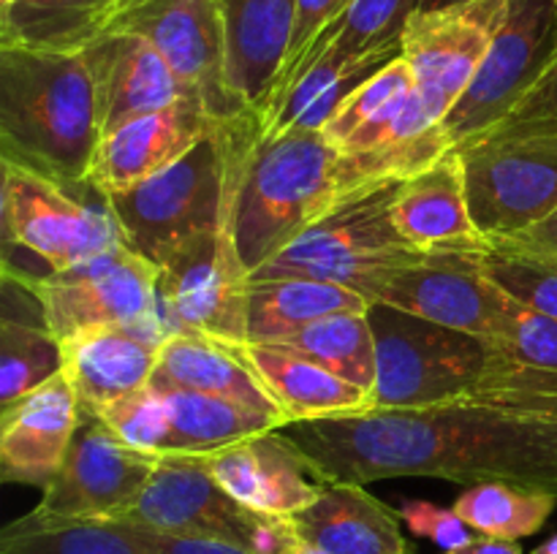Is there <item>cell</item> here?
Wrapping results in <instances>:
<instances>
[{"label": "cell", "mask_w": 557, "mask_h": 554, "mask_svg": "<svg viewBox=\"0 0 557 554\" xmlns=\"http://www.w3.org/2000/svg\"><path fill=\"white\" fill-rule=\"evenodd\" d=\"M281 432L315 481H511L557 494V413L500 405L408 407L294 421Z\"/></svg>", "instance_id": "cell-1"}, {"label": "cell", "mask_w": 557, "mask_h": 554, "mask_svg": "<svg viewBox=\"0 0 557 554\" xmlns=\"http://www.w3.org/2000/svg\"><path fill=\"white\" fill-rule=\"evenodd\" d=\"M373 411L473 402L557 413V373L531 367L504 345L373 304Z\"/></svg>", "instance_id": "cell-2"}, {"label": "cell", "mask_w": 557, "mask_h": 554, "mask_svg": "<svg viewBox=\"0 0 557 554\" xmlns=\"http://www.w3.org/2000/svg\"><path fill=\"white\" fill-rule=\"evenodd\" d=\"M101 128L85 52L0 49V152L54 182L87 185Z\"/></svg>", "instance_id": "cell-3"}, {"label": "cell", "mask_w": 557, "mask_h": 554, "mask_svg": "<svg viewBox=\"0 0 557 554\" xmlns=\"http://www.w3.org/2000/svg\"><path fill=\"white\" fill-rule=\"evenodd\" d=\"M261 134L259 114L223 119L188 155L125 193L101 196L125 244L161 266L190 239L221 228Z\"/></svg>", "instance_id": "cell-4"}, {"label": "cell", "mask_w": 557, "mask_h": 554, "mask_svg": "<svg viewBox=\"0 0 557 554\" xmlns=\"http://www.w3.org/2000/svg\"><path fill=\"white\" fill-rule=\"evenodd\" d=\"M343 152L321 130L256 141L234 210V239L248 272L275 259L343 199Z\"/></svg>", "instance_id": "cell-5"}, {"label": "cell", "mask_w": 557, "mask_h": 554, "mask_svg": "<svg viewBox=\"0 0 557 554\" xmlns=\"http://www.w3.org/2000/svg\"><path fill=\"white\" fill-rule=\"evenodd\" d=\"M403 185L406 179H379L354 188L275 259L250 272V280L310 277L346 286L375 302L392 275L435 253L413 248L397 231L392 210Z\"/></svg>", "instance_id": "cell-6"}, {"label": "cell", "mask_w": 557, "mask_h": 554, "mask_svg": "<svg viewBox=\"0 0 557 554\" xmlns=\"http://www.w3.org/2000/svg\"><path fill=\"white\" fill-rule=\"evenodd\" d=\"M484 239H504L557 210V134L476 136L455 147Z\"/></svg>", "instance_id": "cell-7"}, {"label": "cell", "mask_w": 557, "mask_h": 554, "mask_svg": "<svg viewBox=\"0 0 557 554\" xmlns=\"http://www.w3.org/2000/svg\"><path fill=\"white\" fill-rule=\"evenodd\" d=\"M36 293L44 320L60 342L96 326L141 324L161 315V266L117 244L82 264L47 275H14Z\"/></svg>", "instance_id": "cell-8"}, {"label": "cell", "mask_w": 557, "mask_h": 554, "mask_svg": "<svg viewBox=\"0 0 557 554\" xmlns=\"http://www.w3.org/2000/svg\"><path fill=\"white\" fill-rule=\"evenodd\" d=\"M234 210L237 199L218 231L190 239L161 264L158 299L172 335L188 331L226 345L248 340L250 272L234 239Z\"/></svg>", "instance_id": "cell-9"}, {"label": "cell", "mask_w": 557, "mask_h": 554, "mask_svg": "<svg viewBox=\"0 0 557 554\" xmlns=\"http://www.w3.org/2000/svg\"><path fill=\"white\" fill-rule=\"evenodd\" d=\"M0 217L5 244L33 253L49 272L71 269L103 250L125 244L107 204L98 210L87 206L65 185L11 161H3Z\"/></svg>", "instance_id": "cell-10"}, {"label": "cell", "mask_w": 557, "mask_h": 554, "mask_svg": "<svg viewBox=\"0 0 557 554\" xmlns=\"http://www.w3.org/2000/svg\"><path fill=\"white\" fill-rule=\"evenodd\" d=\"M555 58L557 0H509L487 60L444 119L451 150L500 123L542 79Z\"/></svg>", "instance_id": "cell-11"}, {"label": "cell", "mask_w": 557, "mask_h": 554, "mask_svg": "<svg viewBox=\"0 0 557 554\" xmlns=\"http://www.w3.org/2000/svg\"><path fill=\"white\" fill-rule=\"evenodd\" d=\"M161 454L123 443L96 413L79 411L65 459L41 489L44 519H120L150 481Z\"/></svg>", "instance_id": "cell-12"}, {"label": "cell", "mask_w": 557, "mask_h": 554, "mask_svg": "<svg viewBox=\"0 0 557 554\" xmlns=\"http://www.w3.org/2000/svg\"><path fill=\"white\" fill-rule=\"evenodd\" d=\"M107 33L147 38L218 119L248 114L228 90L226 25L218 0H134Z\"/></svg>", "instance_id": "cell-13"}, {"label": "cell", "mask_w": 557, "mask_h": 554, "mask_svg": "<svg viewBox=\"0 0 557 554\" xmlns=\"http://www.w3.org/2000/svg\"><path fill=\"white\" fill-rule=\"evenodd\" d=\"M509 0H468L428 14H411L403 27V58L417 74V96L444 125L487 60L506 20Z\"/></svg>", "instance_id": "cell-14"}, {"label": "cell", "mask_w": 557, "mask_h": 554, "mask_svg": "<svg viewBox=\"0 0 557 554\" xmlns=\"http://www.w3.org/2000/svg\"><path fill=\"white\" fill-rule=\"evenodd\" d=\"M479 250H435L430 259L392 275L379 288L373 304H386L484 340H500L517 299L484 275Z\"/></svg>", "instance_id": "cell-15"}, {"label": "cell", "mask_w": 557, "mask_h": 554, "mask_svg": "<svg viewBox=\"0 0 557 554\" xmlns=\"http://www.w3.org/2000/svg\"><path fill=\"white\" fill-rule=\"evenodd\" d=\"M248 519L250 511L218 487L205 456L161 454L139 498L114 521L174 536L218 538L245 549Z\"/></svg>", "instance_id": "cell-16"}, {"label": "cell", "mask_w": 557, "mask_h": 554, "mask_svg": "<svg viewBox=\"0 0 557 554\" xmlns=\"http://www.w3.org/2000/svg\"><path fill=\"white\" fill-rule=\"evenodd\" d=\"M169 335L163 315H156L141 324L96 326L63 340V375L79 411L98 416L112 402L150 386Z\"/></svg>", "instance_id": "cell-17"}, {"label": "cell", "mask_w": 557, "mask_h": 554, "mask_svg": "<svg viewBox=\"0 0 557 554\" xmlns=\"http://www.w3.org/2000/svg\"><path fill=\"white\" fill-rule=\"evenodd\" d=\"M221 123L201 101H180L141 114L98 141L87 188L98 196L125 193L188 155Z\"/></svg>", "instance_id": "cell-18"}, {"label": "cell", "mask_w": 557, "mask_h": 554, "mask_svg": "<svg viewBox=\"0 0 557 554\" xmlns=\"http://www.w3.org/2000/svg\"><path fill=\"white\" fill-rule=\"evenodd\" d=\"M85 60L96 85L101 139L141 114L180 101H201L163 54L136 33H103L85 49Z\"/></svg>", "instance_id": "cell-19"}, {"label": "cell", "mask_w": 557, "mask_h": 554, "mask_svg": "<svg viewBox=\"0 0 557 554\" xmlns=\"http://www.w3.org/2000/svg\"><path fill=\"white\" fill-rule=\"evenodd\" d=\"M201 456L218 487L256 514L297 516L321 494L308 456L281 429Z\"/></svg>", "instance_id": "cell-20"}, {"label": "cell", "mask_w": 557, "mask_h": 554, "mask_svg": "<svg viewBox=\"0 0 557 554\" xmlns=\"http://www.w3.org/2000/svg\"><path fill=\"white\" fill-rule=\"evenodd\" d=\"M79 424V405L63 373L0 407V473L5 483L44 489L60 470Z\"/></svg>", "instance_id": "cell-21"}, {"label": "cell", "mask_w": 557, "mask_h": 554, "mask_svg": "<svg viewBox=\"0 0 557 554\" xmlns=\"http://www.w3.org/2000/svg\"><path fill=\"white\" fill-rule=\"evenodd\" d=\"M232 348L259 375L288 424L359 416L373 411L370 391L288 348L250 340L232 342Z\"/></svg>", "instance_id": "cell-22"}, {"label": "cell", "mask_w": 557, "mask_h": 554, "mask_svg": "<svg viewBox=\"0 0 557 554\" xmlns=\"http://www.w3.org/2000/svg\"><path fill=\"white\" fill-rule=\"evenodd\" d=\"M395 226L419 250H479L487 244L468 204L466 172L455 150L406 179L395 201Z\"/></svg>", "instance_id": "cell-23"}, {"label": "cell", "mask_w": 557, "mask_h": 554, "mask_svg": "<svg viewBox=\"0 0 557 554\" xmlns=\"http://www.w3.org/2000/svg\"><path fill=\"white\" fill-rule=\"evenodd\" d=\"M226 25L228 90L259 112L275 85L292 41L297 0H218Z\"/></svg>", "instance_id": "cell-24"}, {"label": "cell", "mask_w": 557, "mask_h": 554, "mask_svg": "<svg viewBox=\"0 0 557 554\" xmlns=\"http://www.w3.org/2000/svg\"><path fill=\"white\" fill-rule=\"evenodd\" d=\"M288 519L299 536L332 554H408L400 511L362 483L321 481L319 500Z\"/></svg>", "instance_id": "cell-25"}, {"label": "cell", "mask_w": 557, "mask_h": 554, "mask_svg": "<svg viewBox=\"0 0 557 554\" xmlns=\"http://www.w3.org/2000/svg\"><path fill=\"white\" fill-rule=\"evenodd\" d=\"M150 386L156 391H201V394L226 396L239 405L283 416L281 407L264 389L259 375L226 342L210 340L188 331H174L163 342ZM288 424V418H286Z\"/></svg>", "instance_id": "cell-26"}, {"label": "cell", "mask_w": 557, "mask_h": 554, "mask_svg": "<svg viewBox=\"0 0 557 554\" xmlns=\"http://www.w3.org/2000/svg\"><path fill=\"white\" fill-rule=\"evenodd\" d=\"M370 299L346 286L310 277H270L248 282V340L281 342L283 337L335 313H368Z\"/></svg>", "instance_id": "cell-27"}, {"label": "cell", "mask_w": 557, "mask_h": 554, "mask_svg": "<svg viewBox=\"0 0 557 554\" xmlns=\"http://www.w3.org/2000/svg\"><path fill=\"white\" fill-rule=\"evenodd\" d=\"M109 22V0H11L0 9V49L85 52Z\"/></svg>", "instance_id": "cell-28"}, {"label": "cell", "mask_w": 557, "mask_h": 554, "mask_svg": "<svg viewBox=\"0 0 557 554\" xmlns=\"http://www.w3.org/2000/svg\"><path fill=\"white\" fill-rule=\"evenodd\" d=\"M166 402L172 438L166 454H215L256 435L286 427V418L275 413L239 405L226 396L201 391H158Z\"/></svg>", "instance_id": "cell-29"}, {"label": "cell", "mask_w": 557, "mask_h": 554, "mask_svg": "<svg viewBox=\"0 0 557 554\" xmlns=\"http://www.w3.org/2000/svg\"><path fill=\"white\" fill-rule=\"evenodd\" d=\"M417 87V74L406 58H395L384 68L354 87L324 123L321 134L341 152H362L384 141L403 106Z\"/></svg>", "instance_id": "cell-30"}, {"label": "cell", "mask_w": 557, "mask_h": 554, "mask_svg": "<svg viewBox=\"0 0 557 554\" xmlns=\"http://www.w3.org/2000/svg\"><path fill=\"white\" fill-rule=\"evenodd\" d=\"M0 554H156L114 519H44L30 511L0 536Z\"/></svg>", "instance_id": "cell-31"}, {"label": "cell", "mask_w": 557, "mask_h": 554, "mask_svg": "<svg viewBox=\"0 0 557 554\" xmlns=\"http://www.w3.org/2000/svg\"><path fill=\"white\" fill-rule=\"evenodd\" d=\"M270 345H283L310 362L321 364L330 373L362 386L364 391H373L375 386V331L370 324L368 313H335L294 335L283 337L281 342Z\"/></svg>", "instance_id": "cell-32"}, {"label": "cell", "mask_w": 557, "mask_h": 554, "mask_svg": "<svg viewBox=\"0 0 557 554\" xmlns=\"http://www.w3.org/2000/svg\"><path fill=\"white\" fill-rule=\"evenodd\" d=\"M557 494L511 481H482L457 494L451 508L476 536L520 541L536 536L549 521Z\"/></svg>", "instance_id": "cell-33"}, {"label": "cell", "mask_w": 557, "mask_h": 554, "mask_svg": "<svg viewBox=\"0 0 557 554\" xmlns=\"http://www.w3.org/2000/svg\"><path fill=\"white\" fill-rule=\"evenodd\" d=\"M63 373V342L44 315L0 320V407L30 394Z\"/></svg>", "instance_id": "cell-34"}, {"label": "cell", "mask_w": 557, "mask_h": 554, "mask_svg": "<svg viewBox=\"0 0 557 554\" xmlns=\"http://www.w3.org/2000/svg\"><path fill=\"white\" fill-rule=\"evenodd\" d=\"M479 264L484 275L498 282L511 299L557 318V259L553 255H536L487 242L479 250Z\"/></svg>", "instance_id": "cell-35"}, {"label": "cell", "mask_w": 557, "mask_h": 554, "mask_svg": "<svg viewBox=\"0 0 557 554\" xmlns=\"http://www.w3.org/2000/svg\"><path fill=\"white\" fill-rule=\"evenodd\" d=\"M98 416L123 443L134 445L136 451H147V454H166L169 451L172 424H169L166 402L152 386H145L134 394L112 402Z\"/></svg>", "instance_id": "cell-36"}, {"label": "cell", "mask_w": 557, "mask_h": 554, "mask_svg": "<svg viewBox=\"0 0 557 554\" xmlns=\"http://www.w3.org/2000/svg\"><path fill=\"white\" fill-rule=\"evenodd\" d=\"M493 342L504 345L511 356L531 367L557 373V318L517 302L506 335Z\"/></svg>", "instance_id": "cell-37"}, {"label": "cell", "mask_w": 557, "mask_h": 554, "mask_svg": "<svg viewBox=\"0 0 557 554\" xmlns=\"http://www.w3.org/2000/svg\"><path fill=\"white\" fill-rule=\"evenodd\" d=\"M509 134H557V58L542 79L517 101V106L500 123L479 136ZM476 139V136H473Z\"/></svg>", "instance_id": "cell-38"}, {"label": "cell", "mask_w": 557, "mask_h": 554, "mask_svg": "<svg viewBox=\"0 0 557 554\" xmlns=\"http://www.w3.org/2000/svg\"><path fill=\"white\" fill-rule=\"evenodd\" d=\"M400 519L413 536L428 538L441 552H455L476 538V532L462 521L455 508H444L430 500H406L400 505Z\"/></svg>", "instance_id": "cell-39"}, {"label": "cell", "mask_w": 557, "mask_h": 554, "mask_svg": "<svg viewBox=\"0 0 557 554\" xmlns=\"http://www.w3.org/2000/svg\"><path fill=\"white\" fill-rule=\"evenodd\" d=\"M351 3L354 0H297V9H294L292 41H288L286 60H283L281 74L277 76L286 74V71L302 58L305 49L315 41V36H319L326 25H332V22H335Z\"/></svg>", "instance_id": "cell-40"}, {"label": "cell", "mask_w": 557, "mask_h": 554, "mask_svg": "<svg viewBox=\"0 0 557 554\" xmlns=\"http://www.w3.org/2000/svg\"><path fill=\"white\" fill-rule=\"evenodd\" d=\"M136 536L147 543L156 554H250L243 546H234L228 541H218V538H201V536H174V532H158L147 530V527H136Z\"/></svg>", "instance_id": "cell-41"}, {"label": "cell", "mask_w": 557, "mask_h": 554, "mask_svg": "<svg viewBox=\"0 0 557 554\" xmlns=\"http://www.w3.org/2000/svg\"><path fill=\"white\" fill-rule=\"evenodd\" d=\"M490 244H504L511 250H525V253L536 255H553L557 259V210L549 212L547 217H542L539 223L528 226L525 231L515 234V237L504 239H487Z\"/></svg>", "instance_id": "cell-42"}, {"label": "cell", "mask_w": 557, "mask_h": 554, "mask_svg": "<svg viewBox=\"0 0 557 554\" xmlns=\"http://www.w3.org/2000/svg\"><path fill=\"white\" fill-rule=\"evenodd\" d=\"M441 554H522V546L517 541H504V538L476 536L471 543H466V546Z\"/></svg>", "instance_id": "cell-43"}, {"label": "cell", "mask_w": 557, "mask_h": 554, "mask_svg": "<svg viewBox=\"0 0 557 554\" xmlns=\"http://www.w3.org/2000/svg\"><path fill=\"white\" fill-rule=\"evenodd\" d=\"M460 3H468V0H413V14H428V11H441Z\"/></svg>", "instance_id": "cell-44"}, {"label": "cell", "mask_w": 557, "mask_h": 554, "mask_svg": "<svg viewBox=\"0 0 557 554\" xmlns=\"http://www.w3.org/2000/svg\"><path fill=\"white\" fill-rule=\"evenodd\" d=\"M292 554H332V552H326L324 546H319V543H313V541H308V538L299 536L297 543H294Z\"/></svg>", "instance_id": "cell-45"}, {"label": "cell", "mask_w": 557, "mask_h": 554, "mask_svg": "<svg viewBox=\"0 0 557 554\" xmlns=\"http://www.w3.org/2000/svg\"><path fill=\"white\" fill-rule=\"evenodd\" d=\"M533 554H557V536L547 538L544 543H539V546L533 549Z\"/></svg>", "instance_id": "cell-46"}, {"label": "cell", "mask_w": 557, "mask_h": 554, "mask_svg": "<svg viewBox=\"0 0 557 554\" xmlns=\"http://www.w3.org/2000/svg\"><path fill=\"white\" fill-rule=\"evenodd\" d=\"M131 3H134V0H109V5H112V20L120 14V11L128 9ZM109 25H112V22H109Z\"/></svg>", "instance_id": "cell-47"}, {"label": "cell", "mask_w": 557, "mask_h": 554, "mask_svg": "<svg viewBox=\"0 0 557 554\" xmlns=\"http://www.w3.org/2000/svg\"><path fill=\"white\" fill-rule=\"evenodd\" d=\"M9 3H11V0H0V9H5Z\"/></svg>", "instance_id": "cell-48"}]
</instances>
